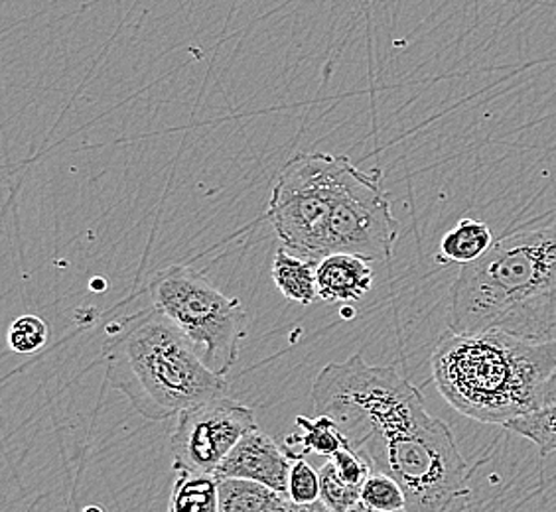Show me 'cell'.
<instances>
[{
    "label": "cell",
    "instance_id": "6da1fadb",
    "mask_svg": "<svg viewBox=\"0 0 556 512\" xmlns=\"http://www.w3.org/2000/svg\"><path fill=\"white\" fill-rule=\"evenodd\" d=\"M312 402L374 471L401 485L408 512L468 511L470 470L452 430L393 367H374L362 355L328 363L314 379Z\"/></svg>",
    "mask_w": 556,
    "mask_h": 512
},
{
    "label": "cell",
    "instance_id": "7a4b0ae2",
    "mask_svg": "<svg viewBox=\"0 0 556 512\" xmlns=\"http://www.w3.org/2000/svg\"><path fill=\"white\" fill-rule=\"evenodd\" d=\"M448 330L556 340V225L503 236L464 265L450 289Z\"/></svg>",
    "mask_w": 556,
    "mask_h": 512
},
{
    "label": "cell",
    "instance_id": "3957f363",
    "mask_svg": "<svg viewBox=\"0 0 556 512\" xmlns=\"http://www.w3.org/2000/svg\"><path fill=\"white\" fill-rule=\"evenodd\" d=\"M430 367L442 398L480 424L505 427L556 402V340L448 330Z\"/></svg>",
    "mask_w": 556,
    "mask_h": 512
},
{
    "label": "cell",
    "instance_id": "277c9868",
    "mask_svg": "<svg viewBox=\"0 0 556 512\" xmlns=\"http://www.w3.org/2000/svg\"><path fill=\"white\" fill-rule=\"evenodd\" d=\"M103 359L108 383L152 422L227 393L224 376L205 367L182 331L154 306L108 325Z\"/></svg>",
    "mask_w": 556,
    "mask_h": 512
},
{
    "label": "cell",
    "instance_id": "5b68a950",
    "mask_svg": "<svg viewBox=\"0 0 556 512\" xmlns=\"http://www.w3.org/2000/svg\"><path fill=\"white\" fill-rule=\"evenodd\" d=\"M149 294L152 306L182 331L207 369L219 376L233 369L247 335V313L239 299L225 296L202 272L180 265L156 272Z\"/></svg>",
    "mask_w": 556,
    "mask_h": 512
},
{
    "label": "cell",
    "instance_id": "8992f818",
    "mask_svg": "<svg viewBox=\"0 0 556 512\" xmlns=\"http://www.w3.org/2000/svg\"><path fill=\"white\" fill-rule=\"evenodd\" d=\"M348 161V156L304 152L290 158L278 174L267 217L290 253L316 263L326 256V233Z\"/></svg>",
    "mask_w": 556,
    "mask_h": 512
},
{
    "label": "cell",
    "instance_id": "52a82bcc",
    "mask_svg": "<svg viewBox=\"0 0 556 512\" xmlns=\"http://www.w3.org/2000/svg\"><path fill=\"white\" fill-rule=\"evenodd\" d=\"M255 427L253 410L227 396L184 410L172 432V470L215 475L237 441Z\"/></svg>",
    "mask_w": 556,
    "mask_h": 512
},
{
    "label": "cell",
    "instance_id": "ba28073f",
    "mask_svg": "<svg viewBox=\"0 0 556 512\" xmlns=\"http://www.w3.org/2000/svg\"><path fill=\"white\" fill-rule=\"evenodd\" d=\"M292 459L285 448L265 434L258 426L247 432L229 451L219 470L217 479H249L267 485L270 489L287 492Z\"/></svg>",
    "mask_w": 556,
    "mask_h": 512
},
{
    "label": "cell",
    "instance_id": "9c48e42d",
    "mask_svg": "<svg viewBox=\"0 0 556 512\" xmlns=\"http://www.w3.org/2000/svg\"><path fill=\"white\" fill-rule=\"evenodd\" d=\"M316 284L326 304H355L374 286V268L362 256L333 253L316 263Z\"/></svg>",
    "mask_w": 556,
    "mask_h": 512
},
{
    "label": "cell",
    "instance_id": "30bf717a",
    "mask_svg": "<svg viewBox=\"0 0 556 512\" xmlns=\"http://www.w3.org/2000/svg\"><path fill=\"white\" fill-rule=\"evenodd\" d=\"M273 282L285 298L300 306H311L318 298L316 260L280 246L273 258Z\"/></svg>",
    "mask_w": 556,
    "mask_h": 512
},
{
    "label": "cell",
    "instance_id": "8fae6325",
    "mask_svg": "<svg viewBox=\"0 0 556 512\" xmlns=\"http://www.w3.org/2000/svg\"><path fill=\"white\" fill-rule=\"evenodd\" d=\"M294 422L302 434L289 436L282 444L290 459L304 458L308 453L332 458L336 451L350 446L342 427L326 414H318L316 418L299 417Z\"/></svg>",
    "mask_w": 556,
    "mask_h": 512
},
{
    "label": "cell",
    "instance_id": "7c38bea8",
    "mask_svg": "<svg viewBox=\"0 0 556 512\" xmlns=\"http://www.w3.org/2000/svg\"><path fill=\"white\" fill-rule=\"evenodd\" d=\"M289 492L249 479H219V512H287Z\"/></svg>",
    "mask_w": 556,
    "mask_h": 512
},
{
    "label": "cell",
    "instance_id": "4fadbf2b",
    "mask_svg": "<svg viewBox=\"0 0 556 512\" xmlns=\"http://www.w3.org/2000/svg\"><path fill=\"white\" fill-rule=\"evenodd\" d=\"M492 229L478 219H460L454 229L442 236L437 263L440 265H470L482 258L493 245Z\"/></svg>",
    "mask_w": 556,
    "mask_h": 512
},
{
    "label": "cell",
    "instance_id": "5bb4252c",
    "mask_svg": "<svg viewBox=\"0 0 556 512\" xmlns=\"http://www.w3.org/2000/svg\"><path fill=\"white\" fill-rule=\"evenodd\" d=\"M168 512H219V479L205 473L178 471Z\"/></svg>",
    "mask_w": 556,
    "mask_h": 512
},
{
    "label": "cell",
    "instance_id": "9a60e30c",
    "mask_svg": "<svg viewBox=\"0 0 556 512\" xmlns=\"http://www.w3.org/2000/svg\"><path fill=\"white\" fill-rule=\"evenodd\" d=\"M505 427L517 436L533 441L539 453L546 458L556 451V402L539 410L535 414L517 418Z\"/></svg>",
    "mask_w": 556,
    "mask_h": 512
},
{
    "label": "cell",
    "instance_id": "2e32d148",
    "mask_svg": "<svg viewBox=\"0 0 556 512\" xmlns=\"http://www.w3.org/2000/svg\"><path fill=\"white\" fill-rule=\"evenodd\" d=\"M362 502L377 511H403L407 509V497L401 485L387 473L374 471L362 487Z\"/></svg>",
    "mask_w": 556,
    "mask_h": 512
},
{
    "label": "cell",
    "instance_id": "e0dca14e",
    "mask_svg": "<svg viewBox=\"0 0 556 512\" xmlns=\"http://www.w3.org/2000/svg\"><path fill=\"white\" fill-rule=\"evenodd\" d=\"M320 499L333 511L345 512L362 501V489L345 483L332 463L326 461L320 468Z\"/></svg>",
    "mask_w": 556,
    "mask_h": 512
},
{
    "label": "cell",
    "instance_id": "ac0fdd59",
    "mask_svg": "<svg viewBox=\"0 0 556 512\" xmlns=\"http://www.w3.org/2000/svg\"><path fill=\"white\" fill-rule=\"evenodd\" d=\"M50 337V328L48 323L34 313H26L12 321L9 330V345L12 351L34 353L46 345Z\"/></svg>",
    "mask_w": 556,
    "mask_h": 512
},
{
    "label": "cell",
    "instance_id": "d6986e66",
    "mask_svg": "<svg viewBox=\"0 0 556 512\" xmlns=\"http://www.w3.org/2000/svg\"><path fill=\"white\" fill-rule=\"evenodd\" d=\"M287 492L292 502L318 501L320 499V471L314 470L304 458L292 459Z\"/></svg>",
    "mask_w": 556,
    "mask_h": 512
},
{
    "label": "cell",
    "instance_id": "ffe728a7",
    "mask_svg": "<svg viewBox=\"0 0 556 512\" xmlns=\"http://www.w3.org/2000/svg\"><path fill=\"white\" fill-rule=\"evenodd\" d=\"M328 461L332 463L333 470L345 483H350L357 489H362L367 477L374 473L371 461L365 458L362 451L353 449L352 446L336 451L332 458H328Z\"/></svg>",
    "mask_w": 556,
    "mask_h": 512
},
{
    "label": "cell",
    "instance_id": "44dd1931",
    "mask_svg": "<svg viewBox=\"0 0 556 512\" xmlns=\"http://www.w3.org/2000/svg\"><path fill=\"white\" fill-rule=\"evenodd\" d=\"M287 512H336L330 509L326 502L318 499L314 502H289V509Z\"/></svg>",
    "mask_w": 556,
    "mask_h": 512
},
{
    "label": "cell",
    "instance_id": "7402d4cb",
    "mask_svg": "<svg viewBox=\"0 0 556 512\" xmlns=\"http://www.w3.org/2000/svg\"><path fill=\"white\" fill-rule=\"evenodd\" d=\"M345 512H408L407 509H403V511H377V509H371V507H367L364 502L359 501L355 507H352L350 511Z\"/></svg>",
    "mask_w": 556,
    "mask_h": 512
},
{
    "label": "cell",
    "instance_id": "603a6c76",
    "mask_svg": "<svg viewBox=\"0 0 556 512\" xmlns=\"http://www.w3.org/2000/svg\"><path fill=\"white\" fill-rule=\"evenodd\" d=\"M86 512H101V511H99V509H89V511H86Z\"/></svg>",
    "mask_w": 556,
    "mask_h": 512
}]
</instances>
